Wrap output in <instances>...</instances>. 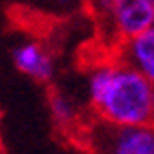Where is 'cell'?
I'll list each match as a JSON object with an SVG mask.
<instances>
[{"instance_id":"5b68a950","label":"cell","mask_w":154,"mask_h":154,"mask_svg":"<svg viewBox=\"0 0 154 154\" xmlns=\"http://www.w3.org/2000/svg\"><path fill=\"white\" fill-rule=\"evenodd\" d=\"M120 56L154 84V26L120 45Z\"/></svg>"},{"instance_id":"8992f818","label":"cell","mask_w":154,"mask_h":154,"mask_svg":"<svg viewBox=\"0 0 154 154\" xmlns=\"http://www.w3.org/2000/svg\"><path fill=\"white\" fill-rule=\"evenodd\" d=\"M49 111H51V118H54L56 124H60V126H82V124H77V120H79V107H77V103L69 94L54 92L49 96Z\"/></svg>"},{"instance_id":"52a82bcc","label":"cell","mask_w":154,"mask_h":154,"mask_svg":"<svg viewBox=\"0 0 154 154\" xmlns=\"http://www.w3.org/2000/svg\"><path fill=\"white\" fill-rule=\"evenodd\" d=\"M150 122H154V103H152V118H150Z\"/></svg>"},{"instance_id":"6da1fadb","label":"cell","mask_w":154,"mask_h":154,"mask_svg":"<svg viewBox=\"0 0 154 154\" xmlns=\"http://www.w3.org/2000/svg\"><path fill=\"white\" fill-rule=\"evenodd\" d=\"M86 99L94 120L113 126L143 124L152 118L154 84L118 56L90 69Z\"/></svg>"},{"instance_id":"3957f363","label":"cell","mask_w":154,"mask_h":154,"mask_svg":"<svg viewBox=\"0 0 154 154\" xmlns=\"http://www.w3.org/2000/svg\"><path fill=\"white\" fill-rule=\"evenodd\" d=\"M94 9L118 45L154 26L152 0H94Z\"/></svg>"},{"instance_id":"ba28073f","label":"cell","mask_w":154,"mask_h":154,"mask_svg":"<svg viewBox=\"0 0 154 154\" xmlns=\"http://www.w3.org/2000/svg\"><path fill=\"white\" fill-rule=\"evenodd\" d=\"M152 2H154V0H152Z\"/></svg>"},{"instance_id":"277c9868","label":"cell","mask_w":154,"mask_h":154,"mask_svg":"<svg viewBox=\"0 0 154 154\" xmlns=\"http://www.w3.org/2000/svg\"><path fill=\"white\" fill-rule=\"evenodd\" d=\"M13 64L19 73L26 77H32L34 82H51L56 73L54 56L36 41H24L13 47Z\"/></svg>"},{"instance_id":"7a4b0ae2","label":"cell","mask_w":154,"mask_h":154,"mask_svg":"<svg viewBox=\"0 0 154 154\" xmlns=\"http://www.w3.org/2000/svg\"><path fill=\"white\" fill-rule=\"evenodd\" d=\"M82 139L92 154H154V122L113 126L92 118L82 126Z\"/></svg>"}]
</instances>
